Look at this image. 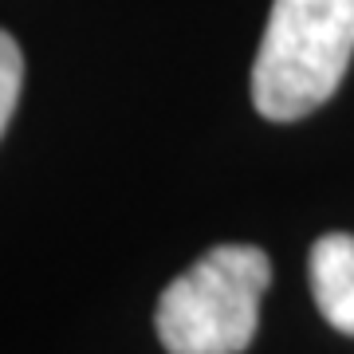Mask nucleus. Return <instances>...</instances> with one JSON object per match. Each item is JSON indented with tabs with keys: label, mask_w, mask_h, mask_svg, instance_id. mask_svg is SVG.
Returning a JSON list of instances; mask_svg holds the SVG:
<instances>
[{
	"label": "nucleus",
	"mask_w": 354,
	"mask_h": 354,
	"mask_svg": "<svg viewBox=\"0 0 354 354\" xmlns=\"http://www.w3.org/2000/svg\"><path fill=\"white\" fill-rule=\"evenodd\" d=\"M354 55V0H272L252 67V106L295 122L339 91Z\"/></svg>",
	"instance_id": "1"
},
{
	"label": "nucleus",
	"mask_w": 354,
	"mask_h": 354,
	"mask_svg": "<svg viewBox=\"0 0 354 354\" xmlns=\"http://www.w3.org/2000/svg\"><path fill=\"white\" fill-rule=\"evenodd\" d=\"M272 283L268 252L221 244L185 268L158 299V339L165 354H241L260 327V299Z\"/></svg>",
	"instance_id": "2"
},
{
	"label": "nucleus",
	"mask_w": 354,
	"mask_h": 354,
	"mask_svg": "<svg viewBox=\"0 0 354 354\" xmlns=\"http://www.w3.org/2000/svg\"><path fill=\"white\" fill-rule=\"evenodd\" d=\"M311 295L319 315L335 330L354 335V236L351 232H327L311 248Z\"/></svg>",
	"instance_id": "3"
},
{
	"label": "nucleus",
	"mask_w": 354,
	"mask_h": 354,
	"mask_svg": "<svg viewBox=\"0 0 354 354\" xmlns=\"http://www.w3.org/2000/svg\"><path fill=\"white\" fill-rule=\"evenodd\" d=\"M20 87H24V55L8 32H0V134L12 122V111L20 102Z\"/></svg>",
	"instance_id": "4"
}]
</instances>
